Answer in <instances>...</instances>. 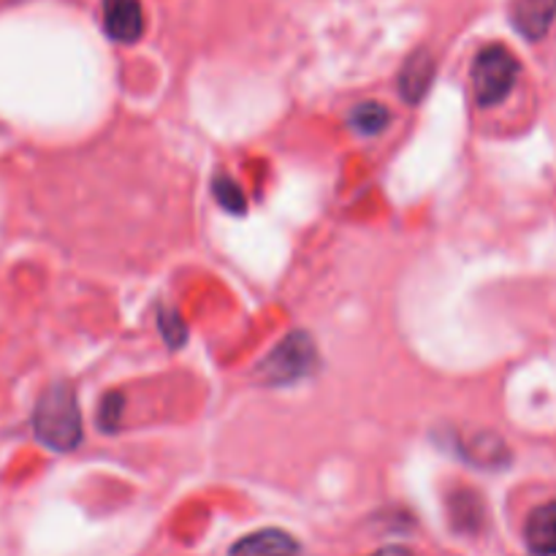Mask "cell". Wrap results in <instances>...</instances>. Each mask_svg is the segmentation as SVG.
I'll return each mask as SVG.
<instances>
[{
    "label": "cell",
    "instance_id": "cell-1",
    "mask_svg": "<svg viewBox=\"0 0 556 556\" xmlns=\"http://www.w3.org/2000/svg\"><path fill=\"white\" fill-rule=\"evenodd\" d=\"M33 429L36 438L58 454L74 451L81 443V413L71 386L54 383L38 396Z\"/></svg>",
    "mask_w": 556,
    "mask_h": 556
},
{
    "label": "cell",
    "instance_id": "cell-2",
    "mask_svg": "<svg viewBox=\"0 0 556 556\" xmlns=\"http://www.w3.org/2000/svg\"><path fill=\"white\" fill-rule=\"evenodd\" d=\"M320 356L315 340L307 331H291L282 337L269 356L258 364L255 375L264 386H291L309 378L318 369Z\"/></svg>",
    "mask_w": 556,
    "mask_h": 556
},
{
    "label": "cell",
    "instance_id": "cell-3",
    "mask_svg": "<svg viewBox=\"0 0 556 556\" xmlns=\"http://www.w3.org/2000/svg\"><path fill=\"white\" fill-rule=\"evenodd\" d=\"M516 79H519V60L503 43L483 47L476 54V60H472V96H476V101L481 106H497V103H503L514 92Z\"/></svg>",
    "mask_w": 556,
    "mask_h": 556
},
{
    "label": "cell",
    "instance_id": "cell-4",
    "mask_svg": "<svg viewBox=\"0 0 556 556\" xmlns=\"http://www.w3.org/2000/svg\"><path fill=\"white\" fill-rule=\"evenodd\" d=\"M456 451L467 465L481 467V470H503L510 465V448L497 432H489V429L472 432L470 438H456Z\"/></svg>",
    "mask_w": 556,
    "mask_h": 556
},
{
    "label": "cell",
    "instance_id": "cell-5",
    "mask_svg": "<svg viewBox=\"0 0 556 556\" xmlns=\"http://www.w3.org/2000/svg\"><path fill=\"white\" fill-rule=\"evenodd\" d=\"M103 30L112 41L134 43L144 33V11L141 0H103L101 3Z\"/></svg>",
    "mask_w": 556,
    "mask_h": 556
},
{
    "label": "cell",
    "instance_id": "cell-6",
    "mask_svg": "<svg viewBox=\"0 0 556 556\" xmlns=\"http://www.w3.org/2000/svg\"><path fill=\"white\" fill-rule=\"evenodd\" d=\"M302 546H299L296 538L286 530H258L250 532V535L239 538L231 546L228 556H299Z\"/></svg>",
    "mask_w": 556,
    "mask_h": 556
},
{
    "label": "cell",
    "instance_id": "cell-7",
    "mask_svg": "<svg viewBox=\"0 0 556 556\" xmlns=\"http://www.w3.org/2000/svg\"><path fill=\"white\" fill-rule=\"evenodd\" d=\"M448 519L459 535H478L486 527V505L472 489H454L448 494Z\"/></svg>",
    "mask_w": 556,
    "mask_h": 556
},
{
    "label": "cell",
    "instance_id": "cell-8",
    "mask_svg": "<svg viewBox=\"0 0 556 556\" xmlns=\"http://www.w3.org/2000/svg\"><path fill=\"white\" fill-rule=\"evenodd\" d=\"M510 20L527 41H541L556 22V0H516Z\"/></svg>",
    "mask_w": 556,
    "mask_h": 556
},
{
    "label": "cell",
    "instance_id": "cell-9",
    "mask_svg": "<svg viewBox=\"0 0 556 556\" xmlns=\"http://www.w3.org/2000/svg\"><path fill=\"white\" fill-rule=\"evenodd\" d=\"M434 81V58L427 49H418L405 60L400 74V96L405 103H421Z\"/></svg>",
    "mask_w": 556,
    "mask_h": 556
},
{
    "label": "cell",
    "instance_id": "cell-10",
    "mask_svg": "<svg viewBox=\"0 0 556 556\" xmlns=\"http://www.w3.org/2000/svg\"><path fill=\"white\" fill-rule=\"evenodd\" d=\"M525 541L535 556H556V503H543L525 525Z\"/></svg>",
    "mask_w": 556,
    "mask_h": 556
},
{
    "label": "cell",
    "instance_id": "cell-11",
    "mask_svg": "<svg viewBox=\"0 0 556 556\" xmlns=\"http://www.w3.org/2000/svg\"><path fill=\"white\" fill-rule=\"evenodd\" d=\"M348 125L358 136H380L391 125V112L378 101L356 103V109L348 114Z\"/></svg>",
    "mask_w": 556,
    "mask_h": 556
},
{
    "label": "cell",
    "instance_id": "cell-12",
    "mask_svg": "<svg viewBox=\"0 0 556 556\" xmlns=\"http://www.w3.org/2000/svg\"><path fill=\"white\" fill-rule=\"evenodd\" d=\"M212 199L220 204V210L231 212V215H244V210H248V199H244L242 188L228 174H215V179H212Z\"/></svg>",
    "mask_w": 556,
    "mask_h": 556
},
{
    "label": "cell",
    "instance_id": "cell-13",
    "mask_svg": "<svg viewBox=\"0 0 556 556\" xmlns=\"http://www.w3.org/2000/svg\"><path fill=\"white\" fill-rule=\"evenodd\" d=\"M157 329H161L168 348H182L188 340V326H185L182 315L166 304H157Z\"/></svg>",
    "mask_w": 556,
    "mask_h": 556
},
{
    "label": "cell",
    "instance_id": "cell-14",
    "mask_svg": "<svg viewBox=\"0 0 556 556\" xmlns=\"http://www.w3.org/2000/svg\"><path fill=\"white\" fill-rule=\"evenodd\" d=\"M123 405H125V396L119 394V391H112V394L103 396L96 416L98 429H101L103 434H117L119 424H123Z\"/></svg>",
    "mask_w": 556,
    "mask_h": 556
},
{
    "label": "cell",
    "instance_id": "cell-15",
    "mask_svg": "<svg viewBox=\"0 0 556 556\" xmlns=\"http://www.w3.org/2000/svg\"><path fill=\"white\" fill-rule=\"evenodd\" d=\"M372 556H416V554L405 546H386V548H380V552H375Z\"/></svg>",
    "mask_w": 556,
    "mask_h": 556
}]
</instances>
